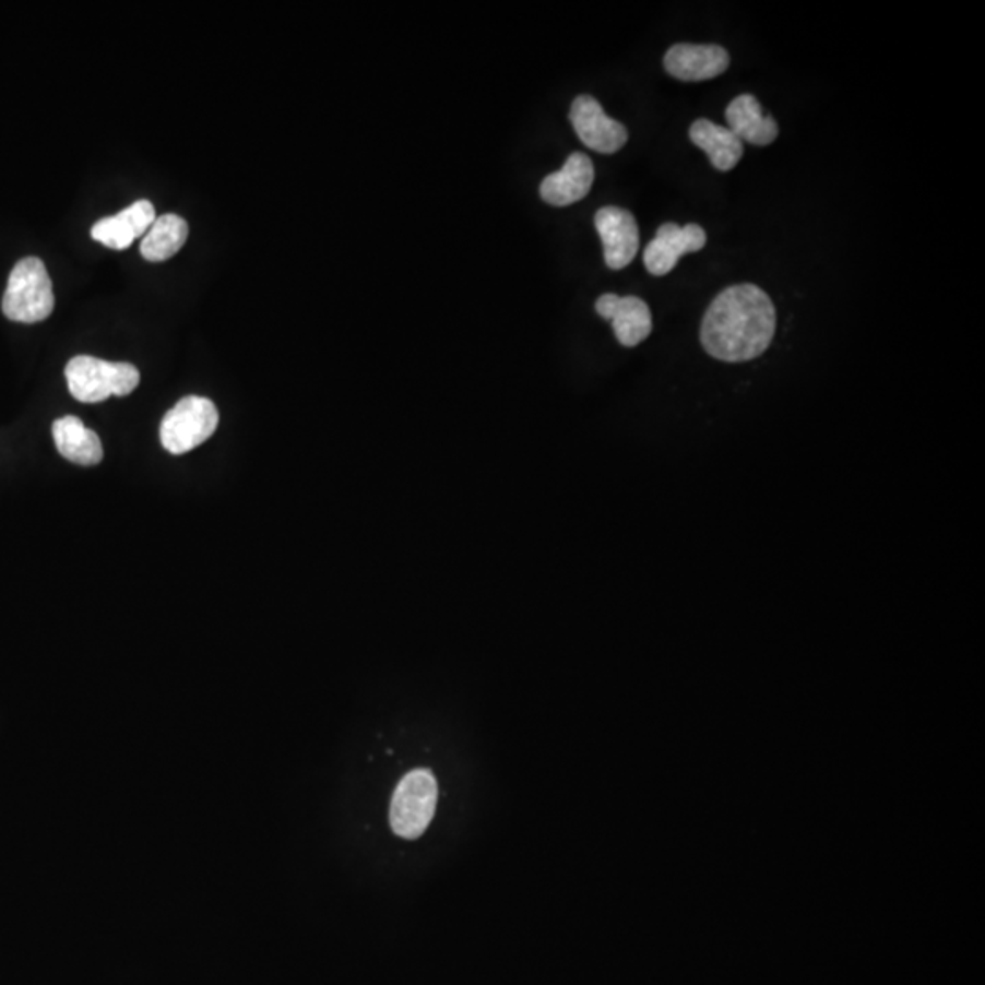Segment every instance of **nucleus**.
Wrapping results in <instances>:
<instances>
[{"mask_svg":"<svg viewBox=\"0 0 985 985\" xmlns=\"http://www.w3.org/2000/svg\"><path fill=\"white\" fill-rule=\"evenodd\" d=\"M775 334V307L752 283L734 285L715 296L701 323V344L712 358L750 361L769 349Z\"/></svg>","mask_w":985,"mask_h":985,"instance_id":"nucleus-1","label":"nucleus"},{"mask_svg":"<svg viewBox=\"0 0 985 985\" xmlns=\"http://www.w3.org/2000/svg\"><path fill=\"white\" fill-rule=\"evenodd\" d=\"M68 389L83 404H99L110 396H128L141 382L138 367L127 361H106L94 356H75L68 361Z\"/></svg>","mask_w":985,"mask_h":985,"instance_id":"nucleus-2","label":"nucleus"},{"mask_svg":"<svg viewBox=\"0 0 985 985\" xmlns=\"http://www.w3.org/2000/svg\"><path fill=\"white\" fill-rule=\"evenodd\" d=\"M56 307L54 285L45 261L35 256L13 266L2 298V312L8 320L37 323L48 318Z\"/></svg>","mask_w":985,"mask_h":985,"instance_id":"nucleus-3","label":"nucleus"},{"mask_svg":"<svg viewBox=\"0 0 985 985\" xmlns=\"http://www.w3.org/2000/svg\"><path fill=\"white\" fill-rule=\"evenodd\" d=\"M437 778L426 769H416L400 780L391 808L389 823L394 834L416 840L426 832L437 808Z\"/></svg>","mask_w":985,"mask_h":985,"instance_id":"nucleus-4","label":"nucleus"},{"mask_svg":"<svg viewBox=\"0 0 985 985\" xmlns=\"http://www.w3.org/2000/svg\"><path fill=\"white\" fill-rule=\"evenodd\" d=\"M219 413L203 396H185L161 422L159 437L168 453L185 454L200 448L216 432Z\"/></svg>","mask_w":985,"mask_h":985,"instance_id":"nucleus-5","label":"nucleus"},{"mask_svg":"<svg viewBox=\"0 0 985 985\" xmlns=\"http://www.w3.org/2000/svg\"><path fill=\"white\" fill-rule=\"evenodd\" d=\"M570 121L582 143L598 154H615L628 141L625 124L606 116L601 103L592 95H579L573 100Z\"/></svg>","mask_w":985,"mask_h":985,"instance_id":"nucleus-6","label":"nucleus"},{"mask_svg":"<svg viewBox=\"0 0 985 985\" xmlns=\"http://www.w3.org/2000/svg\"><path fill=\"white\" fill-rule=\"evenodd\" d=\"M595 228L603 239L606 265L612 271L630 265L641 244L633 214L619 206H604L595 214Z\"/></svg>","mask_w":985,"mask_h":985,"instance_id":"nucleus-7","label":"nucleus"},{"mask_svg":"<svg viewBox=\"0 0 985 985\" xmlns=\"http://www.w3.org/2000/svg\"><path fill=\"white\" fill-rule=\"evenodd\" d=\"M704 245L707 233L699 225L679 227L676 223H665L644 250V265L653 276H665L674 271L683 254L699 252Z\"/></svg>","mask_w":985,"mask_h":985,"instance_id":"nucleus-8","label":"nucleus"},{"mask_svg":"<svg viewBox=\"0 0 985 985\" xmlns=\"http://www.w3.org/2000/svg\"><path fill=\"white\" fill-rule=\"evenodd\" d=\"M598 316L612 321L614 333L625 347H636L652 333V312L641 298L603 294L595 304Z\"/></svg>","mask_w":985,"mask_h":985,"instance_id":"nucleus-9","label":"nucleus"},{"mask_svg":"<svg viewBox=\"0 0 985 985\" xmlns=\"http://www.w3.org/2000/svg\"><path fill=\"white\" fill-rule=\"evenodd\" d=\"M728 67L731 56L723 46L717 45H676L665 56L666 72L688 83L717 78Z\"/></svg>","mask_w":985,"mask_h":985,"instance_id":"nucleus-10","label":"nucleus"},{"mask_svg":"<svg viewBox=\"0 0 985 985\" xmlns=\"http://www.w3.org/2000/svg\"><path fill=\"white\" fill-rule=\"evenodd\" d=\"M155 209L149 200H139L116 216L103 217L92 227V238L111 250H124L143 238L155 222Z\"/></svg>","mask_w":985,"mask_h":985,"instance_id":"nucleus-11","label":"nucleus"},{"mask_svg":"<svg viewBox=\"0 0 985 985\" xmlns=\"http://www.w3.org/2000/svg\"><path fill=\"white\" fill-rule=\"evenodd\" d=\"M595 168L588 155L575 152L568 157L559 173L551 174L541 183V198L554 206L573 205L584 200L592 190Z\"/></svg>","mask_w":985,"mask_h":985,"instance_id":"nucleus-12","label":"nucleus"},{"mask_svg":"<svg viewBox=\"0 0 985 985\" xmlns=\"http://www.w3.org/2000/svg\"><path fill=\"white\" fill-rule=\"evenodd\" d=\"M726 121H728V130L736 135L739 141L756 144V146H767L774 143L780 133L778 122L774 117L764 116L763 108L759 105L758 99L750 94H743L732 100L726 108Z\"/></svg>","mask_w":985,"mask_h":985,"instance_id":"nucleus-13","label":"nucleus"},{"mask_svg":"<svg viewBox=\"0 0 985 985\" xmlns=\"http://www.w3.org/2000/svg\"><path fill=\"white\" fill-rule=\"evenodd\" d=\"M51 431L59 453L73 464L97 465L103 460L100 438L78 416H62L54 422Z\"/></svg>","mask_w":985,"mask_h":985,"instance_id":"nucleus-14","label":"nucleus"},{"mask_svg":"<svg viewBox=\"0 0 985 985\" xmlns=\"http://www.w3.org/2000/svg\"><path fill=\"white\" fill-rule=\"evenodd\" d=\"M690 139L709 154V159L721 173H728L743 157V143L728 128L709 119H698L690 127Z\"/></svg>","mask_w":985,"mask_h":985,"instance_id":"nucleus-15","label":"nucleus"},{"mask_svg":"<svg viewBox=\"0 0 985 985\" xmlns=\"http://www.w3.org/2000/svg\"><path fill=\"white\" fill-rule=\"evenodd\" d=\"M189 238V223L176 214L155 217L154 225L141 241V256L146 261H167L183 249Z\"/></svg>","mask_w":985,"mask_h":985,"instance_id":"nucleus-16","label":"nucleus"}]
</instances>
